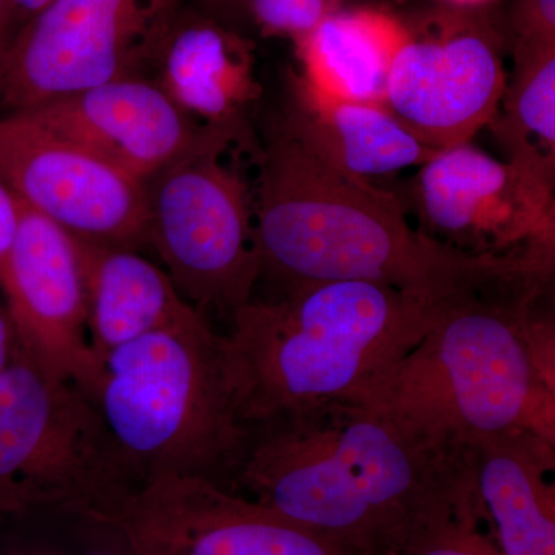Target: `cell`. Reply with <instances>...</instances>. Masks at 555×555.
<instances>
[{
	"label": "cell",
	"mask_w": 555,
	"mask_h": 555,
	"mask_svg": "<svg viewBox=\"0 0 555 555\" xmlns=\"http://www.w3.org/2000/svg\"><path fill=\"white\" fill-rule=\"evenodd\" d=\"M17 352H20V343H17L13 321H11L9 309H7L2 297L0 298V372L9 366Z\"/></svg>",
	"instance_id": "obj_25"
},
{
	"label": "cell",
	"mask_w": 555,
	"mask_h": 555,
	"mask_svg": "<svg viewBox=\"0 0 555 555\" xmlns=\"http://www.w3.org/2000/svg\"><path fill=\"white\" fill-rule=\"evenodd\" d=\"M75 241L86 286L90 345L101 361L116 347L169 326L193 309L167 272L138 250Z\"/></svg>",
	"instance_id": "obj_17"
},
{
	"label": "cell",
	"mask_w": 555,
	"mask_h": 555,
	"mask_svg": "<svg viewBox=\"0 0 555 555\" xmlns=\"http://www.w3.org/2000/svg\"><path fill=\"white\" fill-rule=\"evenodd\" d=\"M554 443L518 427L474 451V483L503 555H555Z\"/></svg>",
	"instance_id": "obj_16"
},
{
	"label": "cell",
	"mask_w": 555,
	"mask_h": 555,
	"mask_svg": "<svg viewBox=\"0 0 555 555\" xmlns=\"http://www.w3.org/2000/svg\"><path fill=\"white\" fill-rule=\"evenodd\" d=\"M447 305L352 280L302 284L280 301L248 302L232 317L228 337L247 422L257 427L347 400L415 345Z\"/></svg>",
	"instance_id": "obj_4"
},
{
	"label": "cell",
	"mask_w": 555,
	"mask_h": 555,
	"mask_svg": "<svg viewBox=\"0 0 555 555\" xmlns=\"http://www.w3.org/2000/svg\"><path fill=\"white\" fill-rule=\"evenodd\" d=\"M547 278H499L452 299L415 345L347 400L454 454L518 427L553 441L554 390L537 377L529 347Z\"/></svg>",
	"instance_id": "obj_3"
},
{
	"label": "cell",
	"mask_w": 555,
	"mask_h": 555,
	"mask_svg": "<svg viewBox=\"0 0 555 555\" xmlns=\"http://www.w3.org/2000/svg\"><path fill=\"white\" fill-rule=\"evenodd\" d=\"M211 7L219 9H240L246 10V0H207Z\"/></svg>",
	"instance_id": "obj_29"
},
{
	"label": "cell",
	"mask_w": 555,
	"mask_h": 555,
	"mask_svg": "<svg viewBox=\"0 0 555 555\" xmlns=\"http://www.w3.org/2000/svg\"><path fill=\"white\" fill-rule=\"evenodd\" d=\"M22 201L0 179V270L13 250L14 241L20 232Z\"/></svg>",
	"instance_id": "obj_24"
},
{
	"label": "cell",
	"mask_w": 555,
	"mask_h": 555,
	"mask_svg": "<svg viewBox=\"0 0 555 555\" xmlns=\"http://www.w3.org/2000/svg\"><path fill=\"white\" fill-rule=\"evenodd\" d=\"M408 28L377 10H337L298 39L302 79L337 100L385 105L390 68Z\"/></svg>",
	"instance_id": "obj_19"
},
{
	"label": "cell",
	"mask_w": 555,
	"mask_h": 555,
	"mask_svg": "<svg viewBox=\"0 0 555 555\" xmlns=\"http://www.w3.org/2000/svg\"><path fill=\"white\" fill-rule=\"evenodd\" d=\"M94 403L141 483L203 477L235 491L255 427L228 337L195 308L102 360Z\"/></svg>",
	"instance_id": "obj_5"
},
{
	"label": "cell",
	"mask_w": 555,
	"mask_h": 555,
	"mask_svg": "<svg viewBox=\"0 0 555 555\" xmlns=\"http://www.w3.org/2000/svg\"><path fill=\"white\" fill-rule=\"evenodd\" d=\"M241 133L210 127L196 147L145 184V241L182 298L235 315L261 276L251 190L225 158Z\"/></svg>",
	"instance_id": "obj_7"
},
{
	"label": "cell",
	"mask_w": 555,
	"mask_h": 555,
	"mask_svg": "<svg viewBox=\"0 0 555 555\" xmlns=\"http://www.w3.org/2000/svg\"><path fill=\"white\" fill-rule=\"evenodd\" d=\"M155 80L193 119L240 133L241 115L257 91L243 40L188 13L171 33Z\"/></svg>",
	"instance_id": "obj_18"
},
{
	"label": "cell",
	"mask_w": 555,
	"mask_h": 555,
	"mask_svg": "<svg viewBox=\"0 0 555 555\" xmlns=\"http://www.w3.org/2000/svg\"><path fill=\"white\" fill-rule=\"evenodd\" d=\"M10 2L13 5L14 13H16L20 27H22L25 22L30 21L39 11L46 9L51 0H10Z\"/></svg>",
	"instance_id": "obj_28"
},
{
	"label": "cell",
	"mask_w": 555,
	"mask_h": 555,
	"mask_svg": "<svg viewBox=\"0 0 555 555\" xmlns=\"http://www.w3.org/2000/svg\"><path fill=\"white\" fill-rule=\"evenodd\" d=\"M20 28V22L10 0H0V65Z\"/></svg>",
	"instance_id": "obj_26"
},
{
	"label": "cell",
	"mask_w": 555,
	"mask_h": 555,
	"mask_svg": "<svg viewBox=\"0 0 555 555\" xmlns=\"http://www.w3.org/2000/svg\"><path fill=\"white\" fill-rule=\"evenodd\" d=\"M185 0H51L14 36L0 65L9 113L113 80L155 79Z\"/></svg>",
	"instance_id": "obj_8"
},
{
	"label": "cell",
	"mask_w": 555,
	"mask_h": 555,
	"mask_svg": "<svg viewBox=\"0 0 555 555\" xmlns=\"http://www.w3.org/2000/svg\"><path fill=\"white\" fill-rule=\"evenodd\" d=\"M22 113L141 182L196 147L211 127L145 78L113 80Z\"/></svg>",
	"instance_id": "obj_14"
},
{
	"label": "cell",
	"mask_w": 555,
	"mask_h": 555,
	"mask_svg": "<svg viewBox=\"0 0 555 555\" xmlns=\"http://www.w3.org/2000/svg\"><path fill=\"white\" fill-rule=\"evenodd\" d=\"M251 199L261 275L287 288L371 281L443 306L499 278L550 269L539 255L480 257L416 232L392 193L324 163L276 122Z\"/></svg>",
	"instance_id": "obj_2"
},
{
	"label": "cell",
	"mask_w": 555,
	"mask_h": 555,
	"mask_svg": "<svg viewBox=\"0 0 555 555\" xmlns=\"http://www.w3.org/2000/svg\"><path fill=\"white\" fill-rule=\"evenodd\" d=\"M107 528L131 555H346L250 496L177 474L139 486Z\"/></svg>",
	"instance_id": "obj_10"
},
{
	"label": "cell",
	"mask_w": 555,
	"mask_h": 555,
	"mask_svg": "<svg viewBox=\"0 0 555 555\" xmlns=\"http://www.w3.org/2000/svg\"><path fill=\"white\" fill-rule=\"evenodd\" d=\"M236 489L346 555H393L438 506L474 486V452L423 443L352 400L255 427Z\"/></svg>",
	"instance_id": "obj_1"
},
{
	"label": "cell",
	"mask_w": 555,
	"mask_h": 555,
	"mask_svg": "<svg viewBox=\"0 0 555 555\" xmlns=\"http://www.w3.org/2000/svg\"><path fill=\"white\" fill-rule=\"evenodd\" d=\"M507 86L499 42L474 22H434L398 50L385 107L427 147L465 144L499 113Z\"/></svg>",
	"instance_id": "obj_12"
},
{
	"label": "cell",
	"mask_w": 555,
	"mask_h": 555,
	"mask_svg": "<svg viewBox=\"0 0 555 555\" xmlns=\"http://www.w3.org/2000/svg\"><path fill=\"white\" fill-rule=\"evenodd\" d=\"M0 179L73 238L145 246V184L24 113L0 116Z\"/></svg>",
	"instance_id": "obj_11"
},
{
	"label": "cell",
	"mask_w": 555,
	"mask_h": 555,
	"mask_svg": "<svg viewBox=\"0 0 555 555\" xmlns=\"http://www.w3.org/2000/svg\"><path fill=\"white\" fill-rule=\"evenodd\" d=\"M491 124L509 159L554 167L555 46L516 47V75Z\"/></svg>",
	"instance_id": "obj_20"
},
{
	"label": "cell",
	"mask_w": 555,
	"mask_h": 555,
	"mask_svg": "<svg viewBox=\"0 0 555 555\" xmlns=\"http://www.w3.org/2000/svg\"><path fill=\"white\" fill-rule=\"evenodd\" d=\"M483 521L474 483L427 514L393 555H503Z\"/></svg>",
	"instance_id": "obj_21"
},
{
	"label": "cell",
	"mask_w": 555,
	"mask_h": 555,
	"mask_svg": "<svg viewBox=\"0 0 555 555\" xmlns=\"http://www.w3.org/2000/svg\"><path fill=\"white\" fill-rule=\"evenodd\" d=\"M0 294L21 352L94 400L104 364L90 345L76 241L24 203L17 238L0 270Z\"/></svg>",
	"instance_id": "obj_13"
},
{
	"label": "cell",
	"mask_w": 555,
	"mask_h": 555,
	"mask_svg": "<svg viewBox=\"0 0 555 555\" xmlns=\"http://www.w3.org/2000/svg\"><path fill=\"white\" fill-rule=\"evenodd\" d=\"M337 3L338 0H246V11L262 30L298 40L337 11Z\"/></svg>",
	"instance_id": "obj_22"
},
{
	"label": "cell",
	"mask_w": 555,
	"mask_h": 555,
	"mask_svg": "<svg viewBox=\"0 0 555 555\" xmlns=\"http://www.w3.org/2000/svg\"><path fill=\"white\" fill-rule=\"evenodd\" d=\"M517 47L555 46V0H525Z\"/></svg>",
	"instance_id": "obj_23"
},
{
	"label": "cell",
	"mask_w": 555,
	"mask_h": 555,
	"mask_svg": "<svg viewBox=\"0 0 555 555\" xmlns=\"http://www.w3.org/2000/svg\"><path fill=\"white\" fill-rule=\"evenodd\" d=\"M452 2L459 3V5H478V3L485 2V0H452Z\"/></svg>",
	"instance_id": "obj_30"
},
{
	"label": "cell",
	"mask_w": 555,
	"mask_h": 555,
	"mask_svg": "<svg viewBox=\"0 0 555 555\" xmlns=\"http://www.w3.org/2000/svg\"><path fill=\"white\" fill-rule=\"evenodd\" d=\"M278 126L324 163L360 178L420 167L436 155L383 104L337 100L292 76Z\"/></svg>",
	"instance_id": "obj_15"
},
{
	"label": "cell",
	"mask_w": 555,
	"mask_h": 555,
	"mask_svg": "<svg viewBox=\"0 0 555 555\" xmlns=\"http://www.w3.org/2000/svg\"><path fill=\"white\" fill-rule=\"evenodd\" d=\"M553 177L554 167L502 163L469 142L438 150L415 179L425 235L480 257L553 254Z\"/></svg>",
	"instance_id": "obj_9"
},
{
	"label": "cell",
	"mask_w": 555,
	"mask_h": 555,
	"mask_svg": "<svg viewBox=\"0 0 555 555\" xmlns=\"http://www.w3.org/2000/svg\"><path fill=\"white\" fill-rule=\"evenodd\" d=\"M7 555H131L126 546L118 551H94V553L72 554L64 551L53 550L46 546H22L13 547Z\"/></svg>",
	"instance_id": "obj_27"
},
{
	"label": "cell",
	"mask_w": 555,
	"mask_h": 555,
	"mask_svg": "<svg viewBox=\"0 0 555 555\" xmlns=\"http://www.w3.org/2000/svg\"><path fill=\"white\" fill-rule=\"evenodd\" d=\"M141 485L93 398L20 349L0 372V516L50 511L107 526Z\"/></svg>",
	"instance_id": "obj_6"
}]
</instances>
